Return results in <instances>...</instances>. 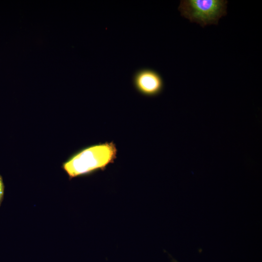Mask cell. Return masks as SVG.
<instances>
[{
	"label": "cell",
	"mask_w": 262,
	"mask_h": 262,
	"mask_svg": "<svg viewBox=\"0 0 262 262\" xmlns=\"http://www.w3.org/2000/svg\"><path fill=\"white\" fill-rule=\"evenodd\" d=\"M114 142L99 143L86 147L75 153L63 164L69 178L103 170L116 158Z\"/></svg>",
	"instance_id": "obj_1"
},
{
	"label": "cell",
	"mask_w": 262,
	"mask_h": 262,
	"mask_svg": "<svg viewBox=\"0 0 262 262\" xmlns=\"http://www.w3.org/2000/svg\"><path fill=\"white\" fill-rule=\"evenodd\" d=\"M228 0H183L179 10L181 15L192 22L204 27L217 25L219 19L227 14Z\"/></svg>",
	"instance_id": "obj_2"
},
{
	"label": "cell",
	"mask_w": 262,
	"mask_h": 262,
	"mask_svg": "<svg viewBox=\"0 0 262 262\" xmlns=\"http://www.w3.org/2000/svg\"><path fill=\"white\" fill-rule=\"evenodd\" d=\"M133 83L139 93L147 97L159 95L164 87V80L161 75L148 68L136 71L133 77Z\"/></svg>",
	"instance_id": "obj_3"
},
{
	"label": "cell",
	"mask_w": 262,
	"mask_h": 262,
	"mask_svg": "<svg viewBox=\"0 0 262 262\" xmlns=\"http://www.w3.org/2000/svg\"><path fill=\"white\" fill-rule=\"evenodd\" d=\"M4 196V184L2 178L0 175V206L2 203Z\"/></svg>",
	"instance_id": "obj_4"
}]
</instances>
